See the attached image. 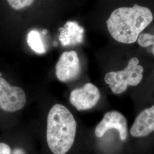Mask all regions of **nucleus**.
<instances>
[{
  "instance_id": "4",
  "label": "nucleus",
  "mask_w": 154,
  "mask_h": 154,
  "mask_svg": "<svg viewBox=\"0 0 154 154\" xmlns=\"http://www.w3.org/2000/svg\"><path fill=\"white\" fill-rule=\"evenodd\" d=\"M26 97L22 88L12 86L0 75V108L8 112H15L23 108Z\"/></svg>"
},
{
  "instance_id": "8",
  "label": "nucleus",
  "mask_w": 154,
  "mask_h": 154,
  "mask_svg": "<svg viewBox=\"0 0 154 154\" xmlns=\"http://www.w3.org/2000/svg\"><path fill=\"white\" fill-rule=\"evenodd\" d=\"M154 132V105L140 111L135 118L129 133L135 138H146Z\"/></svg>"
},
{
  "instance_id": "2",
  "label": "nucleus",
  "mask_w": 154,
  "mask_h": 154,
  "mask_svg": "<svg viewBox=\"0 0 154 154\" xmlns=\"http://www.w3.org/2000/svg\"><path fill=\"white\" fill-rule=\"evenodd\" d=\"M77 123L71 111L65 106L55 104L47 117L46 142L53 154H66L76 137Z\"/></svg>"
},
{
  "instance_id": "3",
  "label": "nucleus",
  "mask_w": 154,
  "mask_h": 154,
  "mask_svg": "<svg viewBox=\"0 0 154 154\" xmlns=\"http://www.w3.org/2000/svg\"><path fill=\"white\" fill-rule=\"evenodd\" d=\"M139 63L138 58L133 57L123 70L109 72L105 75V82L109 85L113 93L121 94L126 91L128 86H137L142 82L144 68Z\"/></svg>"
},
{
  "instance_id": "13",
  "label": "nucleus",
  "mask_w": 154,
  "mask_h": 154,
  "mask_svg": "<svg viewBox=\"0 0 154 154\" xmlns=\"http://www.w3.org/2000/svg\"><path fill=\"white\" fill-rule=\"evenodd\" d=\"M0 154H11V148L9 144L0 142Z\"/></svg>"
},
{
  "instance_id": "9",
  "label": "nucleus",
  "mask_w": 154,
  "mask_h": 154,
  "mask_svg": "<svg viewBox=\"0 0 154 154\" xmlns=\"http://www.w3.org/2000/svg\"><path fill=\"white\" fill-rule=\"evenodd\" d=\"M59 40L63 46L81 44L83 41L84 29L75 21L66 22L63 28L59 29Z\"/></svg>"
},
{
  "instance_id": "7",
  "label": "nucleus",
  "mask_w": 154,
  "mask_h": 154,
  "mask_svg": "<svg viewBox=\"0 0 154 154\" xmlns=\"http://www.w3.org/2000/svg\"><path fill=\"white\" fill-rule=\"evenodd\" d=\"M100 97L99 88L91 83H87L82 88L73 90L70 94L69 100L78 111H86L97 105Z\"/></svg>"
},
{
  "instance_id": "1",
  "label": "nucleus",
  "mask_w": 154,
  "mask_h": 154,
  "mask_svg": "<svg viewBox=\"0 0 154 154\" xmlns=\"http://www.w3.org/2000/svg\"><path fill=\"white\" fill-rule=\"evenodd\" d=\"M153 19V14L148 8L134 4L132 7H121L114 10L106 23L109 32L116 41L131 44L137 41Z\"/></svg>"
},
{
  "instance_id": "10",
  "label": "nucleus",
  "mask_w": 154,
  "mask_h": 154,
  "mask_svg": "<svg viewBox=\"0 0 154 154\" xmlns=\"http://www.w3.org/2000/svg\"><path fill=\"white\" fill-rule=\"evenodd\" d=\"M27 43L31 49L37 54H44L46 51L41 34L35 29L28 33Z\"/></svg>"
},
{
  "instance_id": "12",
  "label": "nucleus",
  "mask_w": 154,
  "mask_h": 154,
  "mask_svg": "<svg viewBox=\"0 0 154 154\" xmlns=\"http://www.w3.org/2000/svg\"><path fill=\"white\" fill-rule=\"evenodd\" d=\"M11 8L15 10H21L32 5L34 0H7Z\"/></svg>"
},
{
  "instance_id": "5",
  "label": "nucleus",
  "mask_w": 154,
  "mask_h": 154,
  "mask_svg": "<svg viewBox=\"0 0 154 154\" xmlns=\"http://www.w3.org/2000/svg\"><path fill=\"white\" fill-rule=\"evenodd\" d=\"M112 129L118 131L121 142L127 140L129 136L127 120L125 116L118 111L112 110L105 113L95 127L94 133L97 138H102L106 132Z\"/></svg>"
},
{
  "instance_id": "6",
  "label": "nucleus",
  "mask_w": 154,
  "mask_h": 154,
  "mask_svg": "<svg viewBox=\"0 0 154 154\" xmlns=\"http://www.w3.org/2000/svg\"><path fill=\"white\" fill-rule=\"evenodd\" d=\"M81 72V63L76 51H65L61 54L55 66V75L60 81H74L79 78Z\"/></svg>"
},
{
  "instance_id": "14",
  "label": "nucleus",
  "mask_w": 154,
  "mask_h": 154,
  "mask_svg": "<svg viewBox=\"0 0 154 154\" xmlns=\"http://www.w3.org/2000/svg\"><path fill=\"white\" fill-rule=\"evenodd\" d=\"M43 32V33H44V34H46V33H48V31H47V30H43V32Z\"/></svg>"
},
{
  "instance_id": "11",
  "label": "nucleus",
  "mask_w": 154,
  "mask_h": 154,
  "mask_svg": "<svg viewBox=\"0 0 154 154\" xmlns=\"http://www.w3.org/2000/svg\"><path fill=\"white\" fill-rule=\"evenodd\" d=\"M137 41L138 45L142 48H147L152 45V52L154 55V35L147 33H142L138 37Z\"/></svg>"
}]
</instances>
